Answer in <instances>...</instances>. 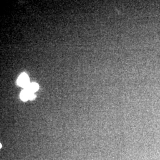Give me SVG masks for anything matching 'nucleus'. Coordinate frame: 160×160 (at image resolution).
<instances>
[{
    "label": "nucleus",
    "mask_w": 160,
    "mask_h": 160,
    "mask_svg": "<svg viewBox=\"0 0 160 160\" xmlns=\"http://www.w3.org/2000/svg\"><path fill=\"white\" fill-rule=\"evenodd\" d=\"M17 84L18 86L26 88L30 84L28 75L25 73L20 75L17 80Z\"/></svg>",
    "instance_id": "1"
},
{
    "label": "nucleus",
    "mask_w": 160,
    "mask_h": 160,
    "mask_svg": "<svg viewBox=\"0 0 160 160\" xmlns=\"http://www.w3.org/2000/svg\"><path fill=\"white\" fill-rule=\"evenodd\" d=\"M32 93V92H29L26 89H24L20 94V98L23 101H27L29 100V98L30 96V94Z\"/></svg>",
    "instance_id": "2"
},
{
    "label": "nucleus",
    "mask_w": 160,
    "mask_h": 160,
    "mask_svg": "<svg viewBox=\"0 0 160 160\" xmlns=\"http://www.w3.org/2000/svg\"><path fill=\"white\" fill-rule=\"evenodd\" d=\"M39 88V86L37 84V83H35V82H33V83H30L29 84V86H28L26 88L24 89H26L28 90V91L30 92H34L38 90Z\"/></svg>",
    "instance_id": "3"
}]
</instances>
